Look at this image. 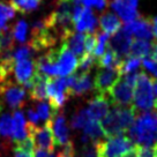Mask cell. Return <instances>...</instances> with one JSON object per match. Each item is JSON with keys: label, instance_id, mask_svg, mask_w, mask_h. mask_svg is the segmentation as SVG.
<instances>
[{"label": "cell", "instance_id": "obj_17", "mask_svg": "<svg viewBox=\"0 0 157 157\" xmlns=\"http://www.w3.org/2000/svg\"><path fill=\"white\" fill-rule=\"evenodd\" d=\"M111 7L123 19L125 23H129L139 17L136 7L131 5L127 0H112Z\"/></svg>", "mask_w": 157, "mask_h": 157}, {"label": "cell", "instance_id": "obj_42", "mask_svg": "<svg viewBox=\"0 0 157 157\" xmlns=\"http://www.w3.org/2000/svg\"><path fill=\"white\" fill-rule=\"evenodd\" d=\"M150 58L156 61L157 63V43L156 42H152V50H151V53H150Z\"/></svg>", "mask_w": 157, "mask_h": 157}, {"label": "cell", "instance_id": "obj_24", "mask_svg": "<svg viewBox=\"0 0 157 157\" xmlns=\"http://www.w3.org/2000/svg\"><path fill=\"white\" fill-rule=\"evenodd\" d=\"M83 131H84V134L95 144L104 137V133H103V129H102V126H101V123L94 120V119H90L88 123L86 124V126L83 127Z\"/></svg>", "mask_w": 157, "mask_h": 157}, {"label": "cell", "instance_id": "obj_9", "mask_svg": "<svg viewBox=\"0 0 157 157\" xmlns=\"http://www.w3.org/2000/svg\"><path fill=\"white\" fill-rule=\"evenodd\" d=\"M121 76V73L118 68H98L94 76V89L98 95L106 96L109 90L116 84Z\"/></svg>", "mask_w": 157, "mask_h": 157}, {"label": "cell", "instance_id": "obj_39", "mask_svg": "<svg viewBox=\"0 0 157 157\" xmlns=\"http://www.w3.org/2000/svg\"><path fill=\"white\" fill-rule=\"evenodd\" d=\"M14 157H34V155H31L29 152L25 151L20 148H14Z\"/></svg>", "mask_w": 157, "mask_h": 157}, {"label": "cell", "instance_id": "obj_3", "mask_svg": "<svg viewBox=\"0 0 157 157\" xmlns=\"http://www.w3.org/2000/svg\"><path fill=\"white\" fill-rule=\"evenodd\" d=\"M137 73L121 75L116 84L109 90V101L113 106H128L133 103V89L135 87Z\"/></svg>", "mask_w": 157, "mask_h": 157}, {"label": "cell", "instance_id": "obj_19", "mask_svg": "<svg viewBox=\"0 0 157 157\" xmlns=\"http://www.w3.org/2000/svg\"><path fill=\"white\" fill-rule=\"evenodd\" d=\"M93 88V81L90 78V73H76L73 84L69 88L71 96H83L86 93Z\"/></svg>", "mask_w": 157, "mask_h": 157}, {"label": "cell", "instance_id": "obj_18", "mask_svg": "<svg viewBox=\"0 0 157 157\" xmlns=\"http://www.w3.org/2000/svg\"><path fill=\"white\" fill-rule=\"evenodd\" d=\"M49 78H48V76H44V75L38 74L36 72V75H35L33 82H31V86H30V88L28 89L31 99L42 102V101H45V99L48 98L46 86H48Z\"/></svg>", "mask_w": 157, "mask_h": 157}, {"label": "cell", "instance_id": "obj_12", "mask_svg": "<svg viewBox=\"0 0 157 157\" xmlns=\"http://www.w3.org/2000/svg\"><path fill=\"white\" fill-rule=\"evenodd\" d=\"M133 42V35L125 27L118 31L111 39H109V46L119 56V57H127L129 48Z\"/></svg>", "mask_w": 157, "mask_h": 157}, {"label": "cell", "instance_id": "obj_34", "mask_svg": "<svg viewBox=\"0 0 157 157\" xmlns=\"http://www.w3.org/2000/svg\"><path fill=\"white\" fill-rule=\"evenodd\" d=\"M34 53L33 49L30 48L29 44H23L21 45L19 49H16L13 52L15 61H19V60H25V59H31V56Z\"/></svg>", "mask_w": 157, "mask_h": 157}, {"label": "cell", "instance_id": "obj_2", "mask_svg": "<svg viewBox=\"0 0 157 157\" xmlns=\"http://www.w3.org/2000/svg\"><path fill=\"white\" fill-rule=\"evenodd\" d=\"M136 118L134 106H114L101 121L104 136L112 137L124 135L131 128Z\"/></svg>", "mask_w": 157, "mask_h": 157}, {"label": "cell", "instance_id": "obj_16", "mask_svg": "<svg viewBox=\"0 0 157 157\" xmlns=\"http://www.w3.org/2000/svg\"><path fill=\"white\" fill-rule=\"evenodd\" d=\"M12 119H13V127H12V141L17 144L21 141L25 140L29 136V132H28V123L25 121L23 113L20 110H16L12 114Z\"/></svg>", "mask_w": 157, "mask_h": 157}, {"label": "cell", "instance_id": "obj_14", "mask_svg": "<svg viewBox=\"0 0 157 157\" xmlns=\"http://www.w3.org/2000/svg\"><path fill=\"white\" fill-rule=\"evenodd\" d=\"M110 106H111V103L106 96L97 95L89 102L87 111L91 119L101 123L110 111Z\"/></svg>", "mask_w": 157, "mask_h": 157}, {"label": "cell", "instance_id": "obj_5", "mask_svg": "<svg viewBox=\"0 0 157 157\" xmlns=\"http://www.w3.org/2000/svg\"><path fill=\"white\" fill-rule=\"evenodd\" d=\"M95 146L98 157H123L135 147L126 134L109 137L108 140H101Z\"/></svg>", "mask_w": 157, "mask_h": 157}, {"label": "cell", "instance_id": "obj_44", "mask_svg": "<svg viewBox=\"0 0 157 157\" xmlns=\"http://www.w3.org/2000/svg\"><path fill=\"white\" fill-rule=\"evenodd\" d=\"M151 23H152V34L155 35V37L157 38V16L151 19Z\"/></svg>", "mask_w": 157, "mask_h": 157}, {"label": "cell", "instance_id": "obj_36", "mask_svg": "<svg viewBox=\"0 0 157 157\" xmlns=\"http://www.w3.org/2000/svg\"><path fill=\"white\" fill-rule=\"evenodd\" d=\"M74 157H98L95 143L90 142L87 143V144H83V147L81 148V150L78 154L75 152Z\"/></svg>", "mask_w": 157, "mask_h": 157}, {"label": "cell", "instance_id": "obj_10", "mask_svg": "<svg viewBox=\"0 0 157 157\" xmlns=\"http://www.w3.org/2000/svg\"><path fill=\"white\" fill-rule=\"evenodd\" d=\"M14 73L16 83L25 87V90H28L31 86V82L36 75V68H35V60L33 59H25L15 61L14 64Z\"/></svg>", "mask_w": 157, "mask_h": 157}, {"label": "cell", "instance_id": "obj_20", "mask_svg": "<svg viewBox=\"0 0 157 157\" xmlns=\"http://www.w3.org/2000/svg\"><path fill=\"white\" fill-rule=\"evenodd\" d=\"M84 38H86V35L82 33L71 31L63 38L61 43H65L69 51L80 58L84 53Z\"/></svg>", "mask_w": 157, "mask_h": 157}, {"label": "cell", "instance_id": "obj_41", "mask_svg": "<svg viewBox=\"0 0 157 157\" xmlns=\"http://www.w3.org/2000/svg\"><path fill=\"white\" fill-rule=\"evenodd\" d=\"M137 152H139V146H135L132 150H129L128 152H126L123 157H137Z\"/></svg>", "mask_w": 157, "mask_h": 157}, {"label": "cell", "instance_id": "obj_35", "mask_svg": "<svg viewBox=\"0 0 157 157\" xmlns=\"http://www.w3.org/2000/svg\"><path fill=\"white\" fill-rule=\"evenodd\" d=\"M97 44V35L96 33L94 34H86V38H84V53L93 54L95 51Z\"/></svg>", "mask_w": 157, "mask_h": 157}, {"label": "cell", "instance_id": "obj_28", "mask_svg": "<svg viewBox=\"0 0 157 157\" xmlns=\"http://www.w3.org/2000/svg\"><path fill=\"white\" fill-rule=\"evenodd\" d=\"M90 119L91 118L89 116L87 109H81V110H78L75 114H73L72 120H71V125L75 129H81L86 126V124L88 123Z\"/></svg>", "mask_w": 157, "mask_h": 157}, {"label": "cell", "instance_id": "obj_13", "mask_svg": "<svg viewBox=\"0 0 157 157\" xmlns=\"http://www.w3.org/2000/svg\"><path fill=\"white\" fill-rule=\"evenodd\" d=\"M73 27L78 33H87V34H94L96 33L97 27V20L95 17L94 13L90 8L84 7L81 10L78 16L73 22Z\"/></svg>", "mask_w": 157, "mask_h": 157}, {"label": "cell", "instance_id": "obj_47", "mask_svg": "<svg viewBox=\"0 0 157 157\" xmlns=\"http://www.w3.org/2000/svg\"><path fill=\"white\" fill-rule=\"evenodd\" d=\"M1 109H2V104H1V99H0V112H1Z\"/></svg>", "mask_w": 157, "mask_h": 157}, {"label": "cell", "instance_id": "obj_38", "mask_svg": "<svg viewBox=\"0 0 157 157\" xmlns=\"http://www.w3.org/2000/svg\"><path fill=\"white\" fill-rule=\"evenodd\" d=\"M137 157H154V151H152L151 147H140L139 146Z\"/></svg>", "mask_w": 157, "mask_h": 157}, {"label": "cell", "instance_id": "obj_27", "mask_svg": "<svg viewBox=\"0 0 157 157\" xmlns=\"http://www.w3.org/2000/svg\"><path fill=\"white\" fill-rule=\"evenodd\" d=\"M140 66H141V59L127 56L126 58L121 60V64H120V73H121V75L134 73Z\"/></svg>", "mask_w": 157, "mask_h": 157}, {"label": "cell", "instance_id": "obj_45", "mask_svg": "<svg viewBox=\"0 0 157 157\" xmlns=\"http://www.w3.org/2000/svg\"><path fill=\"white\" fill-rule=\"evenodd\" d=\"M127 1L131 4V5L134 6V7H136V6H137V0H127Z\"/></svg>", "mask_w": 157, "mask_h": 157}, {"label": "cell", "instance_id": "obj_4", "mask_svg": "<svg viewBox=\"0 0 157 157\" xmlns=\"http://www.w3.org/2000/svg\"><path fill=\"white\" fill-rule=\"evenodd\" d=\"M133 94V106L136 111H151L154 108V90H152L151 78L146 73L137 74L136 83Z\"/></svg>", "mask_w": 157, "mask_h": 157}, {"label": "cell", "instance_id": "obj_6", "mask_svg": "<svg viewBox=\"0 0 157 157\" xmlns=\"http://www.w3.org/2000/svg\"><path fill=\"white\" fill-rule=\"evenodd\" d=\"M25 98L27 91L25 87L16 82H12L10 80H6L0 83V99L5 101L12 110H21L25 106Z\"/></svg>", "mask_w": 157, "mask_h": 157}, {"label": "cell", "instance_id": "obj_25", "mask_svg": "<svg viewBox=\"0 0 157 157\" xmlns=\"http://www.w3.org/2000/svg\"><path fill=\"white\" fill-rule=\"evenodd\" d=\"M10 2L14 10L22 14H28L38 8L42 0H10Z\"/></svg>", "mask_w": 157, "mask_h": 157}, {"label": "cell", "instance_id": "obj_8", "mask_svg": "<svg viewBox=\"0 0 157 157\" xmlns=\"http://www.w3.org/2000/svg\"><path fill=\"white\" fill-rule=\"evenodd\" d=\"M56 64L58 68V76L65 78L74 74L78 71V58L72 53L65 43H61L57 48Z\"/></svg>", "mask_w": 157, "mask_h": 157}, {"label": "cell", "instance_id": "obj_37", "mask_svg": "<svg viewBox=\"0 0 157 157\" xmlns=\"http://www.w3.org/2000/svg\"><path fill=\"white\" fill-rule=\"evenodd\" d=\"M27 116H28V119H29V124L34 125V126H37V124L39 121V117L37 112L35 110H33V109H29L27 111Z\"/></svg>", "mask_w": 157, "mask_h": 157}, {"label": "cell", "instance_id": "obj_15", "mask_svg": "<svg viewBox=\"0 0 157 157\" xmlns=\"http://www.w3.org/2000/svg\"><path fill=\"white\" fill-rule=\"evenodd\" d=\"M125 28L132 35H135L139 39H150L152 37L151 19L148 17H137L129 23H126Z\"/></svg>", "mask_w": 157, "mask_h": 157}, {"label": "cell", "instance_id": "obj_22", "mask_svg": "<svg viewBox=\"0 0 157 157\" xmlns=\"http://www.w3.org/2000/svg\"><path fill=\"white\" fill-rule=\"evenodd\" d=\"M121 60L123 59L108 45L105 52L98 59H96V65L98 66V68H118L120 71Z\"/></svg>", "mask_w": 157, "mask_h": 157}, {"label": "cell", "instance_id": "obj_26", "mask_svg": "<svg viewBox=\"0 0 157 157\" xmlns=\"http://www.w3.org/2000/svg\"><path fill=\"white\" fill-rule=\"evenodd\" d=\"M14 34L13 27H6L4 30L0 31V53L13 51L14 49Z\"/></svg>", "mask_w": 157, "mask_h": 157}, {"label": "cell", "instance_id": "obj_43", "mask_svg": "<svg viewBox=\"0 0 157 157\" xmlns=\"http://www.w3.org/2000/svg\"><path fill=\"white\" fill-rule=\"evenodd\" d=\"M34 157H50V152L40 150V149H37V150H35V152H34Z\"/></svg>", "mask_w": 157, "mask_h": 157}, {"label": "cell", "instance_id": "obj_40", "mask_svg": "<svg viewBox=\"0 0 157 157\" xmlns=\"http://www.w3.org/2000/svg\"><path fill=\"white\" fill-rule=\"evenodd\" d=\"M105 6H106V0H94V7H96L97 10H104Z\"/></svg>", "mask_w": 157, "mask_h": 157}, {"label": "cell", "instance_id": "obj_46", "mask_svg": "<svg viewBox=\"0 0 157 157\" xmlns=\"http://www.w3.org/2000/svg\"><path fill=\"white\" fill-rule=\"evenodd\" d=\"M154 157H157V142L155 143V147H154Z\"/></svg>", "mask_w": 157, "mask_h": 157}, {"label": "cell", "instance_id": "obj_48", "mask_svg": "<svg viewBox=\"0 0 157 157\" xmlns=\"http://www.w3.org/2000/svg\"><path fill=\"white\" fill-rule=\"evenodd\" d=\"M58 157H64V156H63V155H61V154H59V155H58Z\"/></svg>", "mask_w": 157, "mask_h": 157}, {"label": "cell", "instance_id": "obj_31", "mask_svg": "<svg viewBox=\"0 0 157 157\" xmlns=\"http://www.w3.org/2000/svg\"><path fill=\"white\" fill-rule=\"evenodd\" d=\"M15 15V10L10 5H6L0 2V31L7 27V21L13 19Z\"/></svg>", "mask_w": 157, "mask_h": 157}, {"label": "cell", "instance_id": "obj_7", "mask_svg": "<svg viewBox=\"0 0 157 157\" xmlns=\"http://www.w3.org/2000/svg\"><path fill=\"white\" fill-rule=\"evenodd\" d=\"M28 132H29V136H31L34 144L37 147V149L48 151L50 154L54 151L56 144H54L51 120L46 121L45 125H43L42 127H37V126H34L28 123Z\"/></svg>", "mask_w": 157, "mask_h": 157}, {"label": "cell", "instance_id": "obj_30", "mask_svg": "<svg viewBox=\"0 0 157 157\" xmlns=\"http://www.w3.org/2000/svg\"><path fill=\"white\" fill-rule=\"evenodd\" d=\"M96 35H97V44H96V48H95L93 56L96 59H98L105 52V50L108 48L110 36L108 34H105V33H101V31H96Z\"/></svg>", "mask_w": 157, "mask_h": 157}, {"label": "cell", "instance_id": "obj_29", "mask_svg": "<svg viewBox=\"0 0 157 157\" xmlns=\"http://www.w3.org/2000/svg\"><path fill=\"white\" fill-rule=\"evenodd\" d=\"M13 119L10 113H2L0 116V134L4 139H10L12 136Z\"/></svg>", "mask_w": 157, "mask_h": 157}, {"label": "cell", "instance_id": "obj_32", "mask_svg": "<svg viewBox=\"0 0 157 157\" xmlns=\"http://www.w3.org/2000/svg\"><path fill=\"white\" fill-rule=\"evenodd\" d=\"M36 112L38 114L39 119H42V120H44V121H49L52 119L56 112L52 111V109L50 106L49 103H46L44 101H42V102H38V104L36 105ZM58 113V112H57Z\"/></svg>", "mask_w": 157, "mask_h": 157}, {"label": "cell", "instance_id": "obj_21", "mask_svg": "<svg viewBox=\"0 0 157 157\" xmlns=\"http://www.w3.org/2000/svg\"><path fill=\"white\" fill-rule=\"evenodd\" d=\"M99 27L103 33L110 35H116L119 30L123 28L121 21L111 12H106L99 16Z\"/></svg>", "mask_w": 157, "mask_h": 157}, {"label": "cell", "instance_id": "obj_1", "mask_svg": "<svg viewBox=\"0 0 157 157\" xmlns=\"http://www.w3.org/2000/svg\"><path fill=\"white\" fill-rule=\"evenodd\" d=\"M132 142L140 147H151L157 142V111H147L135 119L126 133Z\"/></svg>", "mask_w": 157, "mask_h": 157}, {"label": "cell", "instance_id": "obj_11", "mask_svg": "<svg viewBox=\"0 0 157 157\" xmlns=\"http://www.w3.org/2000/svg\"><path fill=\"white\" fill-rule=\"evenodd\" d=\"M52 133H53L54 144L58 147H64L69 142V131L67 127V121L63 113H56L52 119Z\"/></svg>", "mask_w": 157, "mask_h": 157}, {"label": "cell", "instance_id": "obj_33", "mask_svg": "<svg viewBox=\"0 0 157 157\" xmlns=\"http://www.w3.org/2000/svg\"><path fill=\"white\" fill-rule=\"evenodd\" d=\"M27 30H28V25L25 23V21L23 20L19 21L13 27V34H14L15 40H17L20 43H25L27 39Z\"/></svg>", "mask_w": 157, "mask_h": 157}, {"label": "cell", "instance_id": "obj_23", "mask_svg": "<svg viewBox=\"0 0 157 157\" xmlns=\"http://www.w3.org/2000/svg\"><path fill=\"white\" fill-rule=\"evenodd\" d=\"M152 50V43H149L146 39H133L128 56L134 58L144 59L147 57H150Z\"/></svg>", "mask_w": 157, "mask_h": 157}]
</instances>
